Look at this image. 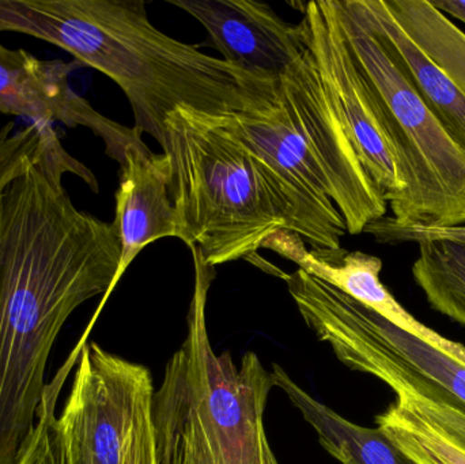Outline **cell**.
Returning a JSON list of instances; mask_svg holds the SVG:
<instances>
[{
    "instance_id": "22",
    "label": "cell",
    "mask_w": 465,
    "mask_h": 464,
    "mask_svg": "<svg viewBox=\"0 0 465 464\" xmlns=\"http://www.w3.org/2000/svg\"><path fill=\"white\" fill-rule=\"evenodd\" d=\"M392 391L396 394V400L465 449V409L437 398L423 397L407 387H393Z\"/></svg>"
},
{
    "instance_id": "5",
    "label": "cell",
    "mask_w": 465,
    "mask_h": 464,
    "mask_svg": "<svg viewBox=\"0 0 465 464\" xmlns=\"http://www.w3.org/2000/svg\"><path fill=\"white\" fill-rule=\"evenodd\" d=\"M347 45L387 116L406 190L388 204L396 228L465 226V153L429 111L380 38L343 0H332Z\"/></svg>"
},
{
    "instance_id": "17",
    "label": "cell",
    "mask_w": 465,
    "mask_h": 464,
    "mask_svg": "<svg viewBox=\"0 0 465 464\" xmlns=\"http://www.w3.org/2000/svg\"><path fill=\"white\" fill-rule=\"evenodd\" d=\"M396 24L465 92V33L429 0H384Z\"/></svg>"
},
{
    "instance_id": "8",
    "label": "cell",
    "mask_w": 465,
    "mask_h": 464,
    "mask_svg": "<svg viewBox=\"0 0 465 464\" xmlns=\"http://www.w3.org/2000/svg\"><path fill=\"white\" fill-rule=\"evenodd\" d=\"M301 13L309 49L347 135L390 204L406 183L379 97L347 45L332 0L305 3Z\"/></svg>"
},
{
    "instance_id": "16",
    "label": "cell",
    "mask_w": 465,
    "mask_h": 464,
    "mask_svg": "<svg viewBox=\"0 0 465 464\" xmlns=\"http://www.w3.org/2000/svg\"><path fill=\"white\" fill-rule=\"evenodd\" d=\"M275 386L286 392L292 405L319 435L322 449L341 464H415L381 430L347 421L301 389L283 368L272 365Z\"/></svg>"
},
{
    "instance_id": "19",
    "label": "cell",
    "mask_w": 465,
    "mask_h": 464,
    "mask_svg": "<svg viewBox=\"0 0 465 464\" xmlns=\"http://www.w3.org/2000/svg\"><path fill=\"white\" fill-rule=\"evenodd\" d=\"M377 428L415 464H465V449L395 400L377 416Z\"/></svg>"
},
{
    "instance_id": "23",
    "label": "cell",
    "mask_w": 465,
    "mask_h": 464,
    "mask_svg": "<svg viewBox=\"0 0 465 464\" xmlns=\"http://www.w3.org/2000/svg\"><path fill=\"white\" fill-rule=\"evenodd\" d=\"M363 233L371 234L381 244H401V242H420L422 240H455L465 242V226L459 228H396L385 222L384 218L371 223Z\"/></svg>"
},
{
    "instance_id": "27",
    "label": "cell",
    "mask_w": 465,
    "mask_h": 464,
    "mask_svg": "<svg viewBox=\"0 0 465 464\" xmlns=\"http://www.w3.org/2000/svg\"><path fill=\"white\" fill-rule=\"evenodd\" d=\"M464 24H465V21H464Z\"/></svg>"
},
{
    "instance_id": "26",
    "label": "cell",
    "mask_w": 465,
    "mask_h": 464,
    "mask_svg": "<svg viewBox=\"0 0 465 464\" xmlns=\"http://www.w3.org/2000/svg\"><path fill=\"white\" fill-rule=\"evenodd\" d=\"M262 457H264V464H279L276 460L275 454L271 449L270 444H268L267 435L265 430L262 435Z\"/></svg>"
},
{
    "instance_id": "12",
    "label": "cell",
    "mask_w": 465,
    "mask_h": 464,
    "mask_svg": "<svg viewBox=\"0 0 465 464\" xmlns=\"http://www.w3.org/2000/svg\"><path fill=\"white\" fill-rule=\"evenodd\" d=\"M262 248H268L294 262L302 271L371 308L391 323L422 340L437 350L465 364V346L453 342L414 318L380 280L382 261L361 251L306 250L305 242L294 232L281 229L271 234Z\"/></svg>"
},
{
    "instance_id": "20",
    "label": "cell",
    "mask_w": 465,
    "mask_h": 464,
    "mask_svg": "<svg viewBox=\"0 0 465 464\" xmlns=\"http://www.w3.org/2000/svg\"><path fill=\"white\" fill-rule=\"evenodd\" d=\"M76 357H79L78 350L74 351L73 357L60 370L54 380L46 384L37 410L35 429L19 451L15 464H71L57 422L56 406L63 383L73 370Z\"/></svg>"
},
{
    "instance_id": "14",
    "label": "cell",
    "mask_w": 465,
    "mask_h": 464,
    "mask_svg": "<svg viewBox=\"0 0 465 464\" xmlns=\"http://www.w3.org/2000/svg\"><path fill=\"white\" fill-rule=\"evenodd\" d=\"M114 228L120 242V263L114 286L146 245L176 237L179 218L169 191L165 154H154L147 144L128 147L120 163Z\"/></svg>"
},
{
    "instance_id": "4",
    "label": "cell",
    "mask_w": 465,
    "mask_h": 464,
    "mask_svg": "<svg viewBox=\"0 0 465 464\" xmlns=\"http://www.w3.org/2000/svg\"><path fill=\"white\" fill-rule=\"evenodd\" d=\"M180 240L212 267L257 255L286 220L259 158L226 116L180 106L163 124Z\"/></svg>"
},
{
    "instance_id": "24",
    "label": "cell",
    "mask_w": 465,
    "mask_h": 464,
    "mask_svg": "<svg viewBox=\"0 0 465 464\" xmlns=\"http://www.w3.org/2000/svg\"><path fill=\"white\" fill-rule=\"evenodd\" d=\"M153 398L142 405L135 424L128 436L122 464H157L155 457Z\"/></svg>"
},
{
    "instance_id": "7",
    "label": "cell",
    "mask_w": 465,
    "mask_h": 464,
    "mask_svg": "<svg viewBox=\"0 0 465 464\" xmlns=\"http://www.w3.org/2000/svg\"><path fill=\"white\" fill-rule=\"evenodd\" d=\"M154 392L147 368L84 343L57 417L71 464H122L139 410Z\"/></svg>"
},
{
    "instance_id": "10",
    "label": "cell",
    "mask_w": 465,
    "mask_h": 464,
    "mask_svg": "<svg viewBox=\"0 0 465 464\" xmlns=\"http://www.w3.org/2000/svg\"><path fill=\"white\" fill-rule=\"evenodd\" d=\"M198 19L226 63L256 76H276L308 51L302 22L290 24L253 0H168Z\"/></svg>"
},
{
    "instance_id": "11",
    "label": "cell",
    "mask_w": 465,
    "mask_h": 464,
    "mask_svg": "<svg viewBox=\"0 0 465 464\" xmlns=\"http://www.w3.org/2000/svg\"><path fill=\"white\" fill-rule=\"evenodd\" d=\"M204 402L225 464H264L262 435L272 372L246 353L240 367L228 353L215 354L209 334L202 342Z\"/></svg>"
},
{
    "instance_id": "21",
    "label": "cell",
    "mask_w": 465,
    "mask_h": 464,
    "mask_svg": "<svg viewBox=\"0 0 465 464\" xmlns=\"http://www.w3.org/2000/svg\"><path fill=\"white\" fill-rule=\"evenodd\" d=\"M14 127L13 122L0 127V193L43 155L40 131L35 124L18 131Z\"/></svg>"
},
{
    "instance_id": "15",
    "label": "cell",
    "mask_w": 465,
    "mask_h": 464,
    "mask_svg": "<svg viewBox=\"0 0 465 464\" xmlns=\"http://www.w3.org/2000/svg\"><path fill=\"white\" fill-rule=\"evenodd\" d=\"M384 44L429 111L465 153V92L396 24L384 0H343Z\"/></svg>"
},
{
    "instance_id": "13",
    "label": "cell",
    "mask_w": 465,
    "mask_h": 464,
    "mask_svg": "<svg viewBox=\"0 0 465 464\" xmlns=\"http://www.w3.org/2000/svg\"><path fill=\"white\" fill-rule=\"evenodd\" d=\"M157 464H225L204 402L203 364L195 345H184L165 368L153 398Z\"/></svg>"
},
{
    "instance_id": "18",
    "label": "cell",
    "mask_w": 465,
    "mask_h": 464,
    "mask_svg": "<svg viewBox=\"0 0 465 464\" xmlns=\"http://www.w3.org/2000/svg\"><path fill=\"white\" fill-rule=\"evenodd\" d=\"M417 244L415 282L434 311L465 326V242L422 240Z\"/></svg>"
},
{
    "instance_id": "9",
    "label": "cell",
    "mask_w": 465,
    "mask_h": 464,
    "mask_svg": "<svg viewBox=\"0 0 465 464\" xmlns=\"http://www.w3.org/2000/svg\"><path fill=\"white\" fill-rule=\"evenodd\" d=\"M76 63L41 60L25 49L0 44V114L26 117L32 124L62 123L86 127L105 144V153L117 163L128 147L144 144L135 128L125 127L101 114L86 98L70 86Z\"/></svg>"
},
{
    "instance_id": "3",
    "label": "cell",
    "mask_w": 465,
    "mask_h": 464,
    "mask_svg": "<svg viewBox=\"0 0 465 464\" xmlns=\"http://www.w3.org/2000/svg\"><path fill=\"white\" fill-rule=\"evenodd\" d=\"M32 35L105 74L130 101L139 133L158 143L180 106L231 116L245 105V71L158 30L142 0H0V33Z\"/></svg>"
},
{
    "instance_id": "2",
    "label": "cell",
    "mask_w": 465,
    "mask_h": 464,
    "mask_svg": "<svg viewBox=\"0 0 465 464\" xmlns=\"http://www.w3.org/2000/svg\"><path fill=\"white\" fill-rule=\"evenodd\" d=\"M226 119L259 158L286 231L312 250H341L344 234L387 217V199L361 163L309 46L281 75L248 74L245 105Z\"/></svg>"
},
{
    "instance_id": "25",
    "label": "cell",
    "mask_w": 465,
    "mask_h": 464,
    "mask_svg": "<svg viewBox=\"0 0 465 464\" xmlns=\"http://www.w3.org/2000/svg\"><path fill=\"white\" fill-rule=\"evenodd\" d=\"M431 5L445 15L453 16L461 22L465 21V0H441V2H431Z\"/></svg>"
},
{
    "instance_id": "6",
    "label": "cell",
    "mask_w": 465,
    "mask_h": 464,
    "mask_svg": "<svg viewBox=\"0 0 465 464\" xmlns=\"http://www.w3.org/2000/svg\"><path fill=\"white\" fill-rule=\"evenodd\" d=\"M306 326L350 370L465 409V364L298 269L286 275Z\"/></svg>"
},
{
    "instance_id": "1",
    "label": "cell",
    "mask_w": 465,
    "mask_h": 464,
    "mask_svg": "<svg viewBox=\"0 0 465 464\" xmlns=\"http://www.w3.org/2000/svg\"><path fill=\"white\" fill-rule=\"evenodd\" d=\"M64 173L93 179L63 147H43L40 161L0 193V464H15L35 429L65 321L104 294L100 313L116 288V228L75 207Z\"/></svg>"
}]
</instances>
